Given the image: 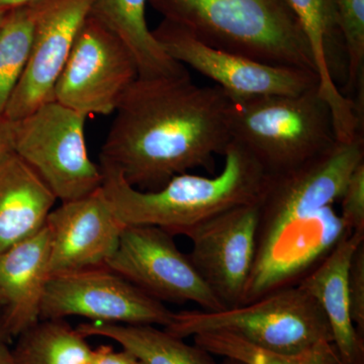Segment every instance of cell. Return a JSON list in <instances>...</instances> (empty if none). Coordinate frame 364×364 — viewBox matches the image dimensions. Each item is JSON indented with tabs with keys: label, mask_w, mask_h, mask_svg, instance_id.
<instances>
[{
	"label": "cell",
	"mask_w": 364,
	"mask_h": 364,
	"mask_svg": "<svg viewBox=\"0 0 364 364\" xmlns=\"http://www.w3.org/2000/svg\"><path fill=\"white\" fill-rule=\"evenodd\" d=\"M77 329L86 338L98 336L114 340L143 364H217L210 352L186 343L154 325L90 322L79 325Z\"/></svg>",
	"instance_id": "20"
},
{
	"label": "cell",
	"mask_w": 364,
	"mask_h": 364,
	"mask_svg": "<svg viewBox=\"0 0 364 364\" xmlns=\"http://www.w3.org/2000/svg\"><path fill=\"white\" fill-rule=\"evenodd\" d=\"M139 78L133 55L88 14L54 88L53 100L86 117L116 112Z\"/></svg>",
	"instance_id": "8"
},
{
	"label": "cell",
	"mask_w": 364,
	"mask_h": 364,
	"mask_svg": "<svg viewBox=\"0 0 364 364\" xmlns=\"http://www.w3.org/2000/svg\"><path fill=\"white\" fill-rule=\"evenodd\" d=\"M148 0H93L90 16L121 41L135 59L139 78L172 77L188 73L171 58L149 30Z\"/></svg>",
	"instance_id": "19"
},
{
	"label": "cell",
	"mask_w": 364,
	"mask_h": 364,
	"mask_svg": "<svg viewBox=\"0 0 364 364\" xmlns=\"http://www.w3.org/2000/svg\"><path fill=\"white\" fill-rule=\"evenodd\" d=\"M107 267L164 304L193 303L205 312L225 306L215 296L174 236L155 226H126Z\"/></svg>",
	"instance_id": "10"
},
{
	"label": "cell",
	"mask_w": 364,
	"mask_h": 364,
	"mask_svg": "<svg viewBox=\"0 0 364 364\" xmlns=\"http://www.w3.org/2000/svg\"><path fill=\"white\" fill-rule=\"evenodd\" d=\"M9 339L11 338L7 335L6 327H4V318L0 314V341L7 342Z\"/></svg>",
	"instance_id": "31"
},
{
	"label": "cell",
	"mask_w": 364,
	"mask_h": 364,
	"mask_svg": "<svg viewBox=\"0 0 364 364\" xmlns=\"http://www.w3.org/2000/svg\"><path fill=\"white\" fill-rule=\"evenodd\" d=\"M176 313L109 267L53 274L46 284L41 318L83 317L92 322L158 325Z\"/></svg>",
	"instance_id": "9"
},
{
	"label": "cell",
	"mask_w": 364,
	"mask_h": 364,
	"mask_svg": "<svg viewBox=\"0 0 364 364\" xmlns=\"http://www.w3.org/2000/svg\"><path fill=\"white\" fill-rule=\"evenodd\" d=\"M347 293L352 322L364 338V241L358 244L349 262Z\"/></svg>",
	"instance_id": "26"
},
{
	"label": "cell",
	"mask_w": 364,
	"mask_h": 364,
	"mask_svg": "<svg viewBox=\"0 0 364 364\" xmlns=\"http://www.w3.org/2000/svg\"><path fill=\"white\" fill-rule=\"evenodd\" d=\"M90 364H143L127 350L116 351L109 345L93 349Z\"/></svg>",
	"instance_id": "27"
},
{
	"label": "cell",
	"mask_w": 364,
	"mask_h": 364,
	"mask_svg": "<svg viewBox=\"0 0 364 364\" xmlns=\"http://www.w3.org/2000/svg\"><path fill=\"white\" fill-rule=\"evenodd\" d=\"M35 0H0V11L6 14L7 11L16 7L25 6V4H31Z\"/></svg>",
	"instance_id": "29"
},
{
	"label": "cell",
	"mask_w": 364,
	"mask_h": 364,
	"mask_svg": "<svg viewBox=\"0 0 364 364\" xmlns=\"http://www.w3.org/2000/svg\"><path fill=\"white\" fill-rule=\"evenodd\" d=\"M50 239V277L107 267L124 227L102 188L61 203L46 222Z\"/></svg>",
	"instance_id": "14"
},
{
	"label": "cell",
	"mask_w": 364,
	"mask_h": 364,
	"mask_svg": "<svg viewBox=\"0 0 364 364\" xmlns=\"http://www.w3.org/2000/svg\"><path fill=\"white\" fill-rule=\"evenodd\" d=\"M164 329L181 339L200 333H228L277 353H299L320 342L332 343L331 330L322 308L299 286L219 312L181 311Z\"/></svg>",
	"instance_id": "6"
},
{
	"label": "cell",
	"mask_w": 364,
	"mask_h": 364,
	"mask_svg": "<svg viewBox=\"0 0 364 364\" xmlns=\"http://www.w3.org/2000/svg\"><path fill=\"white\" fill-rule=\"evenodd\" d=\"M364 233L354 232L339 242L298 286L322 308L332 334V344L341 364H364V338L352 322L347 293V272L354 250Z\"/></svg>",
	"instance_id": "17"
},
{
	"label": "cell",
	"mask_w": 364,
	"mask_h": 364,
	"mask_svg": "<svg viewBox=\"0 0 364 364\" xmlns=\"http://www.w3.org/2000/svg\"><path fill=\"white\" fill-rule=\"evenodd\" d=\"M152 32L172 59L214 81L232 100L299 95L318 85L317 73L314 71L272 65L215 49L166 20H163Z\"/></svg>",
	"instance_id": "11"
},
{
	"label": "cell",
	"mask_w": 364,
	"mask_h": 364,
	"mask_svg": "<svg viewBox=\"0 0 364 364\" xmlns=\"http://www.w3.org/2000/svg\"><path fill=\"white\" fill-rule=\"evenodd\" d=\"M47 227L0 255V314L9 338L18 337L41 318L50 277Z\"/></svg>",
	"instance_id": "16"
},
{
	"label": "cell",
	"mask_w": 364,
	"mask_h": 364,
	"mask_svg": "<svg viewBox=\"0 0 364 364\" xmlns=\"http://www.w3.org/2000/svg\"><path fill=\"white\" fill-rule=\"evenodd\" d=\"M228 127L232 141L243 146L268 176L298 168L339 142L318 85L299 95L230 98Z\"/></svg>",
	"instance_id": "5"
},
{
	"label": "cell",
	"mask_w": 364,
	"mask_h": 364,
	"mask_svg": "<svg viewBox=\"0 0 364 364\" xmlns=\"http://www.w3.org/2000/svg\"><path fill=\"white\" fill-rule=\"evenodd\" d=\"M310 46L318 77V90L332 111L339 142L363 135V123L353 100L340 85L347 79V60L340 30L336 0H287ZM343 88V87H342Z\"/></svg>",
	"instance_id": "15"
},
{
	"label": "cell",
	"mask_w": 364,
	"mask_h": 364,
	"mask_svg": "<svg viewBox=\"0 0 364 364\" xmlns=\"http://www.w3.org/2000/svg\"><path fill=\"white\" fill-rule=\"evenodd\" d=\"M56 196L18 154L0 161V255L45 227Z\"/></svg>",
	"instance_id": "18"
},
{
	"label": "cell",
	"mask_w": 364,
	"mask_h": 364,
	"mask_svg": "<svg viewBox=\"0 0 364 364\" xmlns=\"http://www.w3.org/2000/svg\"><path fill=\"white\" fill-rule=\"evenodd\" d=\"M14 364H90L93 349L64 318H41L18 337Z\"/></svg>",
	"instance_id": "21"
},
{
	"label": "cell",
	"mask_w": 364,
	"mask_h": 364,
	"mask_svg": "<svg viewBox=\"0 0 364 364\" xmlns=\"http://www.w3.org/2000/svg\"><path fill=\"white\" fill-rule=\"evenodd\" d=\"M14 152V121L0 114V161Z\"/></svg>",
	"instance_id": "28"
},
{
	"label": "cell",
	"mask_w": 364,
	"mask_h": 364,
	"mask_svg": "<svg viewBox=\"0 0 364 364\" xmlns=\"http://www.w3.org/2000/svg\"><path fill=\"white\" fill-rule=\"evenodd\" d=\"M222 364H245L241 363V361L236 360V359L232 358H224V361H223Z\"/></svg>",
	"instance_id": "32"
},
{
	"label": "cell",
	"mask_w": 364,
	"mask_h": 364,
	"mask_svg": "<svg viewBox=\"0 0 364 364\" xmlns=\"http://www.w3.org/2000/svg\"><path fill=\"white\" fill-rule=\"evenodd\" d=\"M93 0H36L32 48L4 114L11 121L53 100L54 88Z\"/></svg>",
	"instance_id": "13"
},
{
	"label": "cell",
	"mask_w": 364,
	"mask_h": 364,
	"mask_svg": "<svg viewBox=\"0 0 364 364\" xmlns=\"http://www.w3.org/2000/svg\"><path fill=\"white\" fill-rule=\"evenodd\" d=\"M259 205L230 208L184 234L189 259L226 309L240 306L255 261Z\"/></svg>",
	"instance_id": "12"
},
{
	"label": "cell",
	"mask_w": 364,
	"mask_h": 364,
	"mask_svg": "<svg viewBox=\"0 0 364 364\" xmlns=\"http://www.w3.org/2000/svg\"><path fill=\"white\" fill-rule=\"evenodd\" d=\"M4 14H6L1 13V11H0V25H1L2 20H4Z\"/></svg>",
	"instance_id": "33"
},
{
	"label": "cell",
	"mask_w": 364,
	"mask_h": 364,
	"mask_svg": "<svg viewBox=\"0 0 364 364\" xmlns=\"http://www.w3.org/2000/svg\"><path fill=\"white\" fill-rule=\"evenodd\" d=\"M338 203L345 226L353 233H364V161L349 176Z\"/></svg>",
	"instance_id": "25"
},
{
	"label": "cell",
	"mask_w": 364,
	"mask_h": 364,
	"mask_svg": "<svg viewBox=\"0 0 364 364\" xmlns=\"http://www.w3.org/2000/svg\"><path fill=\"white\" fill-rule=\"evenodd\" d=\"M85 122V116L55 100L14 121V152L61 203L83 198L102 186L100 165L88 156Z\"/></svg>",
	"instance_id": "7"
},
{
	"label": "cell",
	"mask_w": 364,
	"mask_h": 364,
	"mask_svg": "<svg viewBox=\"0 0 364 364\" xmlns=\"http://www.w3.org/2000/svg\"><path fill=\"white\" fill-rule=\"evenodd\" d=\"M163 20L205 45L272 65L316 72L310 46L287 0H148Z\"/></svg>",
	"instance_id": "4"
},
{
	"label": "cell",
	"mask_w": 364,
	"mask_h": 364,
	"mask_svg": "<svg viewBox=\"0 0 364 364\" xmlns=\"http://www.w3.org/2000/svg\"><path fill=\"white\" fill-rule=\"evenodd\" d=\"M196 346L213 355L245 364H341L331 342H320L299 353H277L223 332L200 333L193 337Z\"/></svg>",
	"instance_id": "23"
},
{
	"label": "cell",
	"mask_w": 364,
	"mask_h": 364,
	"mask_svg": "<svg viewBox=\"0 0 364 364\" xmlns=\"http://www.w3.org/2000/svg\"><path fill=\"white\" fill-rule=\"evenodd\" d=\"M225 164L214 177L183 173L156 191H140L119 170L100 162L105 196L126 226H155L172 236L184 234L218 214L259 200L268 181L264 168L240 144L232 141Z\"/></svg>",
	"instance_id": "3"
},
{
	"label": "cell",
	"mask_w": 364,
	"mask_h": 364,
	"mask_svg": "<svg viewBox=\"0 0 364 364\" xmlns=\"http://www.w3.org/2000/svg\"><path fill=\"white\" fill-rule=\"evenodd\" d=\"M336 1L347 60L343 95L352 100L359 86L364 85V0Z\"/></svg>",
	"instance_id": "24"
},
{
	"label": "cell",
	"mask_w": 364,
	"mask_h": 364,
	"mask_svg": "<svg viewBox=\"0 0 364 364\" xmlns=\"http://www.w3.org/2000/svg\"><path fill=\"white\" fill-rule=\"evenodd\" d=\"M364 161V136L286 173L268 176L261 195L255 261L241 306L298 286L351 232L335 208Z\"/></svg>",
	"instance_id": "2"
},
{
	"label": "cell",
	"mask_w": 364,
	"mask_h": 364,
	"mask_svg": "<svg viewBox=\"0 0 364 364\" xmlns=\"http://www.w3.org/2000/svg\"><path fill=\"white\" fill-rule=\"evenodd\" d=\"M35 18L36 0L7 11L0 25V114L6 112L28 63Z\"/></svg>",
	"instance_id": "22"
},
{
	"label": "cell",
	"mask_w": 364,
	"mask_h": 364,
	"mask_svg": "<svg viewBox=\"0 0 364 364\" xmlns=\"http://www.w3.org/2000/svg\"><path fill=\"white\" fill-rule=\"evenodd\" d=\"M0 364H14L11 349L7 342L0 341Z\"/></svg>",
	"instance_id": "30"
},
{
	"label": "cell",
	"mask_w": 364,
	"mask_h": 364,
	"mask_svg": "<svg viewBox=\"0 0 364 364\" xmlns=\"http://www.w3.org/2000/svg\"><path fill=\"white\" fill-rule=\"evenodd\" d=\"M230 97L219 86H198L189 73L138 78L116 109L100 162L140 191H156L195 168L214 174L215 157L232 142Z\"/></svg>",
	"instance_id": "1"
}]
</instances>
